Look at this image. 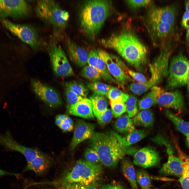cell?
I'll return each mask as SVG.
<instances>
[{
    "label": "cell",
    "mask_w": 189,
    "mask_h": 189,
    "mask_svg": "<svg viewBox=\"0 0 189 189\" xmlns=\"http://www.w3.org/2000/svg\"><path fill=\"white\" fill-rule=\"evenodd\" d=\"M105 47L117 51L130 65L142 71L147 61L148 51L143 43L129 30L113 34L101 40Z\"/></svg>",
    "instance_id": "1"
},
{
    "label": "cell",
    "mask_w": 189,
    "mask_h": 189,
    "mask_svg": "<svg viewBox=\"0 0 189 189\" xmlns=\"http://www.w3.org/2000/svg\"><path fill=\"white\" fill-rule=\"evenodd\" d=\"M124 137L113 131L94 132L90 139V146L97 152L101 161L108 167L116 166L126 154H134L135 148L125 147Z\"/></svg>",
    "instance_id": "2"
},
{
    "label": "cell",
    "mask_w": 189,
    "mask_h": 189,
    "mask_svg": "<svg viewBox=\"0 0 189 189\" xmlns=\"http://www.w3.org/2000/svg\"><path fill=\"white\" fill-rule=\"evenodd\" d=\"M176 10L172 6H152L145 17V22L151 37L155 40L162 41L174 34Z\"/></svg>",
    "instance_id": "3"
},
{
    "label": "cell",
    "mask_w": 189,
    "mask_h": 189,
    "mask_svg": "<svg viewBox=\"0 0 189 189\" xmlns=\"http://www.w3.org/2000/svg\"><path fill=\"white\" fill-rule=\"evenodd\" d=\"M111 8V2L109 1L92 0L85 2L80 14V24L84 32L90 36L96 35L109 15Z\"/></svg>",
    "instance_id": "4"
},
{
    "label": "cell",
    "mask_w": 189,
    "mask_h": 189,
    "mask_svg": "<svg viewBox=\"0 0 189 189\" xmlns=\"http://www.w3.org/2000/svg\"><path fill=\"white\" fill-rule=\"evenodd\" d=\"M35 12L38 18L52 28L55 38H60L66 26L69 13L57 2L51 0L38 1Z\"/></svg>",
    "instance_id": "5"
},
{
    "label": "cell",
    "mask_w": 189,
    "mask_h": 189,
    "mask_svg": "<svg viewBox=\"0 0 189 189\" xmlns=\"http://www.w3.org/2000/svg\"><path fill=\"white\" fill-rule=\"evenodd\" d=\"M171 53L169 47L162 48L160 54L149 65L151 74L149 80L144 83H132L128 86V88L135 94L140 95L160 83L167 77Z\"/></svg>",
    "instance_id": "6"
},
{
    "label": "cell",
    "mask_w": 189,
    "mask_h": 189,
    "mask_svg": "<svg viewBox=\"0 0 189 189\" xmlns=\"http://www.w3.org/2000/svg\"><path fill=\"white\" fill-rule=\"evenodd\" d=\"M102 168L97 163L85 160L77 161L72 170L67 173L59 183L89 184L96 182L102 172Z\"/></svg>",
    "instance_id": "7"
},
{
    "label": "cell",
    "mask_w": 189,
    "mask_h": 189,
    "mask_svg": "<svg viewBox=\"0 0 189 189\" xmlns=\"http://www.w3.org/2000/svg\"><path fill=\"white\" fill-rule=\"evenodd\" d=\"M189 72V61L180 53L173 57L168 69L166 88L173 90L187 84Z\"/></svg>",
    "instance_id": "8"
},
{
    "label": "cell",
    "mask_w": 189,
    "mask_h": 189,
    "mask_svg": "<svg viewBox=\"0 0 189 189\" xmlns=\"http://www.w3.org/2000/svg\"><path fill=\"white\" fill-rule=\"evenodd\" d=\"M97 50L99 56L105 63L109 74L123 89L128 83L134 82L126 73L128 68L118 57L102 50Z\"/></svg>",
    "instance_id": "9"
},
{
    "label": "cell",
    "mask_w": 189,
    "mask_h": 189,
    "mask_svg": "<svg viewBox=\"0 0 189 189\" xmlns=\"http://www.w3.org/2000/svg\"><path fill=\"white\" fill-rule=\"evenodd\" d=\"M48 46L50 61L55 73L61 77L73 75V70L65 54L57 44L55 38L51 40Z\"/></svg>",
    "instance_id": "10"
},
{
    "label": "cell",
    "mask_w": 189,
    "mask_h": 189,
    "mask_svg": "<svg viewBox=\"0 0 189 189\" xmlns=\"http://www.w3.org/2000/svg\"><path fill=\"white\" fill-rule=\"evenodd\" d=\"M3 25L23 42L28 45L34 51L40 48L39 36L35 29L32 26L14 23L6 19L2 20Z\"/></svg>",
    "instance_id": "11"
},
{
    "label": "cell",
    "mask_w": 189,
    "mask_h": 189,
    "mask_svg": "<svg viewBox=\"0 0 189 189\" xmlns=\"http://www.w3.org/2000/svg\"><path fill=\"white\" fill-rule=\"evenodd\" d=\"M0 144L7 150L18 151L25 157L27 164L30 163L40 153L37 150L26 147L15 141L10 133L7 131L4 134H0Z\"/></svg>",
    "instance_id": "12"
},
{
    "label": "cell",
    "mask_w": 189,
    "mask_h": 189,
    "mask_svg": "<svg viewBox=\"0 0 189 189\" xmlns=\"http://www.w3.org/2000/svg\"><path fill=\"white\" fill-rule=\"evenodd\" d=\"M4 18L18 19L28 16L31 12L29 4L23 0H1Z\"/></svg>",
    "instance_id": "13"
},
{
    "label": "cell",
    "mask_w": 189,
    "mask_h": 189,
    "mask_svg": "<svg viewBox=\"0 0 189 189\" xmlns=\"http://www.w3.org/2000/svg\"><path fill=\"white\" fill-rule=\"evenodd\" d=\"M32 85L36 95L50 107H57L61 104V98L54 89L36 79L32 80Z\"/></svg>",
    "instance_id": "14"
},
{
    "label": "cell",
    "mask_w": 189,
    "mask_h": 189,
    "mask_svg": "<svg viewBox=\"0 0 189 189\" xmlns=\"http://www.w3.org/2000/svg\"><path fill=\"white\" fill-rule=\"evenodd\" d=\"M160 162L159 154L155 150L148 147L138 150L133 157V162L144 168L157 166Z\"/></svg>",
    "instance_id": "15"
},
{
    "label": "cell",
    "mask_w": 189,
    "mask_h": 189,
    "mask_svg": "<svg viewBox=\"0 0 189 189\" xmlns=\"http://www.w3.org/2000/svg\"><path fill=\"white\" fill-rule=\"evenodd\" d=\"M94 124L79 120L76 123L73 136L70 146V149L73 150L83 141L90 139L94 133Z\"/></svg>",
    "instance_id": "16"
},
{
    "label": "cell",
    "mask_w": 189,
    "mask_h": 189,
    "mask_svg": "<svg viewBox=\"0 0 189 189\" xmlns=\"http://www.w3.org/2000/svg\"><path fill=\"white\" fill-rule=\"evenodd\" d=\"M157 103L160 106L178 111L183 109L185 106L182 95L177 90L170 92L165 91L158 98Z\"/></svg>",
    "instance_id": "17"
},
{
    "label": "cell",
    "mask_w": 189,
    "mask_h": 189,
    "mask_svg": "<svg viewBox=\"0 0 189 189\" xmlns=\"http://www.w3.org/2000/svg\"><path fill=\"white\" fill-rule=\"evenodd\" d=\"M87 64L95 68L104 80L117 83L109 72L105 63L99 56L97 50H93L89 53Z\"/></svg>",
    "instance_id": "18"
},
{
    "label": "cell",
    "mask_w": 189,
    "mask_h": 189,
    "mask_svg": "<svg viewBox=\"0 0 189 189\" xmlns=\"http://www.w3.org/2000/svg\"><path fill=\"white\" fill-rule=\"evenodd\" d=\"M66 45L68 55L72 61L80 67L87 65L89 53L70 40L66 41Z\"/></svg>",
    "instance_id": "19"
},
{
    "label": "cell",
    "mask_w": 189,
    "mask_h": 189,
    "mask_svg": "<svg viewBox=\"0 0 189 189\" xmlns=\"http://www.w3.org/2000/svg\"><path fill=\"white\" fill-rule=\"evenodd\" d=\"M67 108L71 115L86 119L94 118L91 101L86 98L74 104L68 105Z\"/></svg>",
    "instance_id": "20"
},
{
    "label": "cell",
    "mask_w": 189,
    "mask_h": 189,
    "mask_svg": "<svg viewBox=\"0 0 189 189\" xmlns=\"http://www.w3.org/2000/svg\"><path fill=\"white\" fill-rule=\"evenodd\" d=\"M168 155L167 161L163 164L159 170V174L162 175H173L180 178L183 170L181 160L173 154Z\"/></svg>",
    "instance_id": "21"
},
{
    "label": "cell",
    "mask_w": 189,
    "mask_h": 189,
    "mask_svg": "<svg viewBox=\"0 0 189 189\" xmlns=\"http://www.w3.org/2000/svg\"><path fill=\"white\" fill-rule=\"evenodd\" d=\"M165 91L161 88L155 86L138 102L140 109H147L157 103L158 98Z\"/></svg>",
    "instance_id": "22"
},
{
    "label": "cell",
    "mask_w": 189,
    "mask_h": 189,
    "mask_svg": "<svg viewBox=\"0 0 189 189\" xmlns=\"http://www.w3.org/2000/svg\"><path fill=\"white\" fill-rule=\"evenodd\" d=\"M175 148L183 168L182 175L179 178V181L183 189H189V156L183 152L177 144L175 145Z\"/></svg>",
    "instance_id": "23"
},
{
    "label": "cell",
    "mask_w": 189,
    "mask_h": 189,
    "mask_svg": "<svg viewBox=\"0 0 189 189\" xmlns=\"http://www.w3.org/2000/svg\"><path fill=\"white\" fill-rule=\"evenodd\" d=\"M122 172L129 183L132 189H138L136 173L134 165L128 159H123L121 165Z\"/></svg>",
    "instance_id": "24"
},
{
    "label": "cell",
    "mask_w": 189,
    "mask_h": 189,
    "mask_svg": "<svg viewBox=\"0 0 189 189\" xmlns=\"http://www.w3.org/2000/svg\"><path fill=\"white\" fill-rule=\"evenodd\" d=\"M49 161L45 156L40 153L30 163L27 164L26 169L38 174H41L47 170Z\"/></svg>",
    "instance_id": "25"
},
{
    "label": "cell",
    "mask_w": 189,
    "mask_h": 189,
    "mask_svg": "<svg viewBox=\"0 0 189 189\" xmlns=\"http://www.w3.org/2000/svg\"><path fill=\"white\" fill-rule=\"evenodd\" d=\"M93 114L96 118L107 109V102L104 96L93 94L90 97Z\"/></svg>",
    "instance_id": "26"
},
{
    "label": "cell",
    "mask_w": 189,
    "mask_h": 189,
    "mask_svg": "<svg viewBox=\"0 0 189 189\" xmlns=\"http://www.w3.org/2000/svg\"><path fill=\"white\" fill-rule=\"evenodd\" d=\"M133 123L137 126L149 127L152 126L154 118L152 112L149 110H143L133 118Z\"/></svg>",
    "instance_id": "27"
},
{
    "label": "cell",
    "mask_w": 189,
    "mask_h": 189,
    "mask_svg": "<svg viewBox=\"0 0 189 189\" xmlns=\"http://www.w3.org/2000/svg\"><path fill=\"white\" fill-rule=\"evenodd\" d=\"M165 114L178 130L183 134L186 137L189 135V122L185 121L169 110H166Z\"/></svg>",
    "instance_id": "28"
},
{
    "label": "cell",
    "mask_w": 189,
    "mask_h": 189,
    "mask_svg": "<svg viewBox=\"0 0 189 189\" xmlns=\"http://www.w3.org/2000/svg\"><path fill=\"white\" fill-rule=\"evenodd\" d=\"M114 126L116 130L122 133H129L135 129L132 120L126 114L119 118L116 121Z\"/></svg>",
    "instance_id": "29"
},
{
    "label": "cell",
    "mask_w": 189,
    "mask_h": 189,
    "mask_svg": "<svg viewBox=\"0 0 189 189\" xmlns=\"http://www.w3.org/2000/svg\"><path fill=\"white\" fill-rule=\"evenodd\" d=\"M147 134V132L144 130H134L124 137L125 146H128L137 142L145 137Z\"/></svg>",
    "instance_id": "30"
},
{
    "label": "cell",
    "mask_w": 189,
    "mask_h": 189,
    "mask_svg": "<svg viewBox=\"0 0 189 189\" xmlns=\"http://www.w3.org/2000/svg\"><path fill=\"white\" fill-rule=\"evenodd\" d=\"M64 85L66 87L84 98H86L88 94V89L81 82L75 81H69L65 82Z\"/></svg>",
    "instance_id": "31"
},
{
    "label": "cell",
    "mask_w": 189,
    "mask_h": 189,
    "mask_svg": "<svg viewBox=\"0 0 189 189\" xmlns=\"http://www.w3.org/2000/svg\"><path fill=\"white\" fill-rule=\"evenodd\" d=\"M136 178L137 183L141 189H151V178L144 170H138L136 173Z\"/></svg>",
    "instance_id": "32"
},
{
    "label": "cell",
    "mask_w": 189,
    "mask_h": 189,
    "mask_svg": "<svg viewBox=\"0 0 189 189\" xmlns=\"http://www.w3.org/2000/svg\"><path fill=\"white\" fill-rule=\"evenodd\" d=\"M87 87L95 94L107 96L112 86L99 81L91 82L87 84Z\"/></svg>",
    "instance_id": "33"
},
{
    "label": "cell",
    "mask_w": 189,
    "mask_h": 189,
    "mask_svg": "<svg viewBox=\"0 0 189 189\" xmlns=\"http://www.w3.org/2000/svg\"><path fill=\"white\" fill-rule=\"evenodd\" d=\"M81 76L92 82L100 81L101 76L94 67L88 64L84 66L81 72Z\"/></svg>",
    "instance_id": "34"
},
{
    "label": "cell",
    "mask_w": 189,
    "mask_h": 189,
    "mask_svg": "<svg viewBox=\"0 0 189 189\" xmlns=\"http://www.w3.org/2000/svg\"><path fill=\"white\" fill-rule=\"evenodd\" d=\"M129 95L118 88L112 87L107 96L110 101L120 102L124 103L128 98Z\"/></svg>",
    "instance_id": "35"
},
{
    "label": "cell",
    "mask_w": 189,
    "mask_h": 189,
    "mask_svg": "<svg viewBox=\"0 0 189 189\" xmlns=\"http://www.w3.org/2000/svg\"><path fill=\"white\" fill-rule=\"evenodd\" d=\"M96 183L87 185L59 183L57 186L61 189H98Z\"/></svg>",
    "instance_id": "36"
},
{
    "label": "cell",
    "mask_w": 189,
    "mask_h": 189,
    "mask_svg": "<svg viewBox=\"0 0 189 189\" xmlns=\"http://www.w3.org/2000/svg\"><path fill=\"white\" fill-rule=\"evenodd\" d=\"M138 99L134 96L130 95L126 102V111L128 116L130 118L135 116L138 111Z\"/></svg>",
    "instance_id": "37"
},
{
    "label": "cell",
    "mask_w": 189,
    "mask_h": 189,
    "mask_svg": "<svg viewBox=\"0 0 189 189\" xmlns=\"http://www.w3.org/2000/svg\"><path fill=\"white\" fill-rule=\"evenodd\" d=\"M109 103L113 115L115 117L120 116L126 111V105L124 103L110 101Z\"/></svg>",
    "instance_id": "38"
},
{
    "label": "cell",
    "mask_w": 189,
    "mask_h": 189,
    "mask_svg": "<svg viewBox=\"0 0 189 189\" xmlns=\"http://www.w3.org/2000/svg\"><path fill=\"white\" fill-rule=\"evenodd\" d=\"M65 93L68 105L74 104L85 98L77 95L66 87Z\"/></svg>",
    "instance_id": "39"
},
{
    "label": "cell",
    "mask_w": 189,
    "mask_h": 189,
    "mask_svg": "<svg viewBox=\"0 0 189 189\" xmlns=\"http://www.w3.org/2000/svg\"><path fill=\"white\" fill-rule=\"evenodd\" d=\"M84 156L85 160L89 162L96 163L101 162L97 152L93 148H88L86 149L85 152Z\"/></svg>",
    "instance_id": "40"
},
{
    "label": "cell",
    "mask_w": 189,
    "mask_h": 189,
    "mask_svg": "<svg viewBox=\"0 0 189 189\" xmlns=\"http://www.w3.org/2000/svg\"><path fill=\"white\" fill-rule=\"evenodd\" d=\"M152 140L159 144L165 145L167 148V152L168 154H173L174 152V148L173 145L167 139L164 137L158 135L152 139Z\"/></svg>",
    "instance_id": "41"
},
{
    "label": "cell",
    "mask_w": 189,
    "mask_h": 189,
    "mask_svg": "<svg viewBox=\"0 0 189 189\" xmlns=\"http://www.w3.org/2000/svg\"><path fill=\"white\" fill-rule=\"evenodd\" d=\"M113 115L112 111L107 108L100 116L96 118L98 124L101 126H103L110 122Z\"/></svg>",
    "instance_id": "42"
},
{
    "label": "cell",
    "mask_w": 189,
    "mask_h": 189,
    "mask_svg": "<svg viewBox=\"0 0 189 189\" xmlns=\"http://www.w3.org/2000/svg\"><path fill=\"white\" fill-rule=\"evenodd\" d=\"M126 2L130 8L136 9L147 6L151 4L152 1L146 0H127Z\"/></svg>",
    "instance_id": "43"
},
{
    "label": "cell",
    "mask_w": 189,
    "mask_h": 189,
    "mask_svg": "<svg viewBox=\"0 0 189 189\" xmlns=\"http://www.w3.org/2000/svg\"><path fill=\"white\" fill-rule=\"evenodd\" d=\"M127 73L129 74L135 80L139 83H144L148 80L144 76L139 72L134 71L128 68L127 70Z\"/></svg>",
    "instance_id": "44"
},
{
    "label": "cell",
    "mask_w": 189,
    "mask_h": 189,
    "mask_svg": "<svg viewBox=\"0 0 189 189\" xmlns=\"http://www.w3.org/2000/svg\"><path fill=\"white\" fill-rule=\"evenodd\" d=\"M59 127L65 132L71 131L74 128L73 123L72 119L68 116L62 121Z\"/></svg>",
    "instance_id": "45"
},
{
    "label": "cell",
    "mask_w": 189,
    "mask_h": 189,
    "mask_svg": "<svg viewBox=\"0 0 189 189\" xmlns=\"http://www.w3.org/2000/svg\"><path fill=\"white\" fill-rule=\"evenodd\" d=\"M98 189H125L121 185L116 183H111L103 185Z\"/></svg>",
    "instance_id": "46"
},
{
    "label": "cell",
    "mask_w": 189,
    "mask_h": 189,
    "mask_svg": "<svg viewBox=\"0 0 189 189\" xmlns=\"http://www.w3.org/2000/svg\"><path fill=\"white\" fill-rule=\"evenodd\" d=\"M181 24L183 27L187 29L189 28V12L186 11L183 16Z\"/></svg>",
    "instance_id": "47"
},
{
    "label": "cell",
    "mask_w": 189,
    "mask_h": 189,
    "mask_svg": "<svg viewBox=\"0 0 189 189\" xmlns=\"http://www.w3.org/2000/svg\"><path fill=\"white\" fill-rule=\"evenodd\" d=\"M17 175V174L15 173L8 172L2 170L0 169V176L6 175Z\"/></svg>",
    "instance_id": "48"
},
{
    "label": "cell",
    "mask_w": 189,
    "mask_h": 189,
    "mask_svg": "<svg viewBox=\"0 0 189 189\" xmlns=\"http://www.w3.org/2000/svg\"><path fill=\"white\" fill-rule=\"evenodd\" d=\"M68 116L66 115L59 114L57 116L56 118L59 119L63 121Z\"/></svg>",
    "instance_id": "49"
},
{
    "label": "cell",
    "mask_w": 189,
    "mask_h": 189,
    "mask_svg": "<svg viewBox=\"0 0 189 189\" xmlns=\"http://www.w3.org/2000/svg\"><path fill=\"white\" fill-rule=\"evenodd\" d=\"M4 18L2 11L1 0H0V19Z\"/></svg>",
    "instance_id": "50"
},
{
    "label": "cell",
    "mask_w": 189,
    "mask_h": 189,
    "mask_svg": "<svg viewBox=\"0 0 189 189\" xmlns=\"http://www.w3.org/2000/svg\"><path fill=\"white\" fill-rule=\"evenodd\" d=\"M187 97L188 102V104H189V72L188 76V79L187 81Z\"/></svg>",
    "instance_id": "51"
},
{
    "label": "cell",
    "mask_w": 189,
    "mask_h": 189,
    "mask_svg": "<svg viewBox=\"0 0 189 189\" xmlns=\"http://www.w3.org/2000/svg\"><path fill=\"white\" fill-rule=\"evenodd\" d=\"M185 4L186 11L189 12V0L186 1Z\"/></svg>",
    "instance_id": "52"
},
{
    "label": "cell",
    "mask_w": 189,
    "mask_h": 189,
    "mask_svg": "<svg viewBox=\"0 0 189 189\" xmlns=\"http://www.w3.org/2000/svg\"><path fill=\"white\" fill-rule=\"evenodd\" d=\"M62 121L57 118L55 119V123L58 126H59L62 123Z\"/></svg>",
    "instance_id": "53"
},
{
    "label": "cell",
    "mask_w": 189,
    "mask_h": 189,
    "mask_svg": "<svg viewBox=\"0 0 189 189\" xmlns=\"http://www.w3.org/2000/svg\"><path fill=\"white\" fill-rule=\"evenodd\" d=\"M186 40L187 43H189V28L188 29L186 34Z\"/></svg>",
    "instance_id": "54"
},
{
    "label": "cell",
    "mask_w": 189,
    "mask_h": 189,
    "mask_svg": "<svg viewBox=\"0 0 189 189\" xmlns=\"http://www.w3.org/2000/svg\"><path fill=\"white\" fill-rule=\"evenodd\" d=\"M186 141L187 146L189 149V135L186 137Z\"/></svg>",
    "instance_id": "55"
},
{
    "label": "cell",
    "mask_w": 189,
    "mask_h": 189,
    "mask_svg": "<svg viewBox=\"0 0 189 189\" xmlns=\"http://www.w3.org/2000/svg\"><path fill=\"white\" fill-rule=\"evenodd\" d=\"M56 189H61L59 187H57V188H56Z\"/></svg>",
    "instance_id": "56"
}]
</instances>
